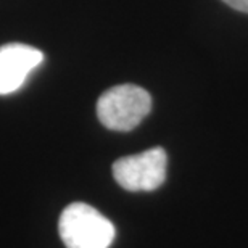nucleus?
Masks as SVG:
<instances>
[{
    "label": "nucleus",
    "instance_id": "f257e3e1",
    "mask_svg": "<svg viewBox=\"0 0 248 248\" xmlns=\"http://www.w3.org/2000/svg\"><path fill=\"white\" fill-rule=\"evenodd\" d=\"M58 232L66 248H110L116 229L110 219L87 203H71L62 211Z\"/></svg>",
    "mask_w": 248,
    "mask_h": 248
},
{
    "label": "nucleus",
    "instance_id": "f03ea898",
    "mask_svg": "<svg viewBox=\"0 0 248 248\" xmlns=\"http://www.w3.org/2000/svg\"><path fill=\"white\" fill-rule=\"evenodd\" d=\"M152 110V97L145 89L123 84L103 92L97 102V116L111 131H131Z\"/></svg>",
    "mask_w": 248,
    "mask_h": 248
},
{
    "label": "nucleus",
    "instance_id": "7ed1b4c3",
    "mask_svg": "<svg viewBox=\"0 0 248 248\" xmlns=\"http://www.w3.org/2000/svg\"><path fill=\"white\" fill-rule=\"evenodd\" d=\"M168 155L161 147L120 158L113 165L115 181L129 192L156 190L166 179Z\"/></svg>",
    "mask_w": 248,
    "mask_h": 248
},
{
    "label": "nucleus",
    "instance_id": "20e7f679",
    "mask_svg": "<svg viewBox=\"0 0 248 248\" xmlns=\"http://www.w3.org/2000/svg\"><path fill=\"white\" fill-rule=\"evenodd\" d=\"M44 62V53L26 44H7L0 47V95H10L21 89L28 76Z\"/></svg>",
    "mask_w": 248,
    "mask_h": 248
},
{
    "label": "nucleus",
    "instance_id": "39448f33",
    "mask_svg": "<svg viewBox=\"0 0 248 248\" xmlns=\"http://www.w3.org/2000/svg\"><path fill=\"white\" fill-rule=\"evenodd\" d=\"M224 3H227L229 7L239 10V12L248 13V0H222Z\"/></svg>",
    "mask_w": 248,
    "mask_h": 248
}]
</instances>
